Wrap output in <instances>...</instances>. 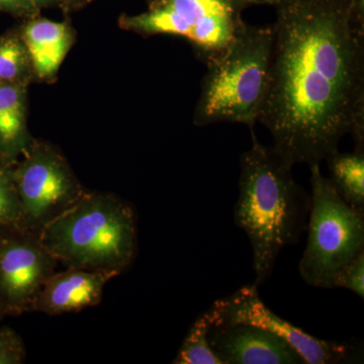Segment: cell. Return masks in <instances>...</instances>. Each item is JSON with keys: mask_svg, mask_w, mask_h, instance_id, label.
<instances>
[{"mask_svg": "<svg viewBox=\"0 0 364 364\" xmlns=\"http://www.w3.org/2000/svg\"><path fill=\"white\" fill-rule=\"evenodd\" d=\"M252 146L240 157L235 224L247 235L253 251L254 284H264L282 249L306 231L311 196L294 181L291 162L251 132Z\"/></svg>", "mask_w": 364, "mask_h": 364, "instance_id": "7a4b0ae2", "label": "cell"}, {"mask_svg": "<svg viewBox=\"0 0 364 364\" xmlns=\"http://www.w3.org/2000/svg\"><path fill=\"white\" fill-rule=\"evenodd\" d=\"M13 177L21 207V229L40 235L87 193L65 157L51 144L33 140Z\"/></svg>", "mask_w": 364, "mask_h": 364, "instance_id": "52a82bcc", "label": "cell"}, {"mask_svg": "<svg viewBox=\"0 0 364 364\" xmlns=\"http://www.w3.org/2000/svg\"><path fill=\"white\" fill-rule=\"evenodd\" d=\"M258 122L291 164L320 165L344 136L364 150V31L351 0H280Z\"/></svg>", "mask_w": 364, "mask_h": 364, "instance_id": "6da1fadb", "label": "cell"}, {"mask_svg": "<svg viewBox=\"0 0 364 364\" xmlns=\"http://www.w3.org/2000/svg\"><path fill=\"white\" fill-rule=\"evenodd\" d=\"M87 4L88 0H64L62 9H63L64 13H70V11L81 9Z\"/></svg>", "mask_w": 364, "mask_h": 364, "instance_id": "44dd1931", "label": "cell"}, {"mask_svg": "<svg viewBox=\"0 0 364 364\" xmlns=\"http://www.w3.org/2000/svg\"><path fill=\"white\" fill-rule=\"evenodd\" d=\"M334 287H342L364 298V251L340 270L333 282Z\"/></svg>", "mask_w": 364, "mask_h": 364, "instance_id": "ac0fdd59", "label": "cell"}, {"mask_svg": "<svg viewBox=\"0 0 364 364\" xmlns=\"http://www.w3.org/2000/svg\"><path fill=\"white\" fill-rule=\"evenodd\" d=\"M272 25L246 23L224 55L208 64L193 124H241L254 132L269 88Z\"/></svg>", "mask_w": 364, "mask_h": 364, "instance_id": "277c9868", "label": "cell"}, {"mask_svg": "<svg viewBox=\"0 0 364 364\" xmlns=\"http://www.w3.org/2000/svg\"><path fill=\"white\" fill-rule=\"evenodd\" d=\"M0 11L23 18L26 20L40 14L39 9L31 4L30 0H0Z\"/></svg>", "mask_w": 364, "mask_h": 364, "instance_id": "ffe728a7", "label": "cell"}, {"mask_svg": "<svg viewBox=\"0 0 364 364\" xmlns=\"http://www.w3.org/2000/svg\"><path fill=\"white\" fill-rule=\"evenodd\" d=\"M30 1L33 6L41 11L46 7L60 6L62 9L64 0H30Z\"/></svg>", "mask_w": 364, "mask_h": 364, "instance_id": "7402d4cb", "label": "cell"}, {"mask_svg": "<svg viewBox=\"0 0 364 364\" xmlns=\"http://www.w3.org/2000/svg\"><path fill=\"white\" fill-rule=\"evenodd\" d=\"M214 326V316L208 309L191 325L181 349L174 358L176 364H222L208 343V333Z\"/></svg>", "mask_w": 364, "mask_h": 364, "instance_id": "2e32d148", "label": "cell"}, {"mask_svg": "<svg viewBox=\"0 0 364 364\" xmlns=\"http://www.w3.org/2000/svg\"><path fill=\"white\" fill-rule=\"evenodd\" d=\"M244 4H247L248 6H253V4H256V6H277V4L280 1V0H241Z\"/></svg>", "mask_w": 364, "mask_h": 364, "instance_id": "603a6c76", "label": "cell"}, {"mask_svg": "<svg viewBox=\"0 0 364 364\" xmlns=\"http://www.w3.org/2000/svg\"><path fill=\"white\" fill-rule=\"evenodd\" d=\"M210 310L214 316V326H257L291 345L306 364L340 363L350 358L352 349L346 344L318 339L277 315L261 301L258 287L254 284L218 299Z\"/></svg>", "mask_w": 364, "mask_h": 364, "instance_id": "9c48e42d", "label": "cell"}, {"mask_svg": "<svg viewBox=\"0 0 364 364\" xmlns=\"http://www.w3.org/2000/svg\"><path fill=\"white\" fill-rule=\"evenodd\" d=\"M28 86L0 85V158L16 162L33 139L26 121Z\"/></svg>", "mask_w": 364, "mask_h": 364, "instance_id": "4fadbf2b", "label": "cell"}, {"mask_svg": "<svg viewBox=\"0 0 364 364\" xmlns=\"http://www.w3.org/2000/svg\"><path fill=\"white\" fill-rule=\"evenodd\" d=\"M26 358V347L20 335L9 327L0 329V364H21Z\"/></svg>", "mask_w": 364, "mask_h": 364, "instance_id": "d6986e66", "label": "cell"}, {"mask_svg": "<svg viewBox=\"0 0 364 364\" xmlns=\"http://www.w3.org/2000/svg\"><path fill=\"white\" fill-rule=\"evenodd\" d=\"M57 264L39 235L0 228V317L32 312L36 296Z\"/></svg>", "mask_w": 364, "mask_h": 364, "instance_id": "ba28073f", "label": "cell"}, {"mask_svg": "<svg viewBox=\"0 0 364 364\" xmlns=\"http://www.w3.org/2000/svg\"><path fill=\"white\" fill-rule=\"evenodd\" d=\"M247 7L241 0H147V11L123 14L119 25L145 37L184 38L208 66L221 58L243 30Z\"/></svg>", "mask_w": 364, "mask_h": 364, "instance_id": "8992f818", "label": "cell"}, {"mask_svg": "<svg viewBox=\"0 0 364 364\" xmlns=\"http://www.w3.org/2000/svg\"><path fill=\"white\" fill-rule=\"evenodd\" d=\"M18 33L30 55L35 78L50 82L74 44L73 28L67 21H50L38 16L26 20Z\"/></svg>", "mask_w": 364, "mask_h": 364, "instance_id": "7c38bea8", "label": "cell"}, {"mask_svg": "<svg viewBox=\"0 0 364 364\" xmlns=\"http://www.w3.org/2000/svg\"><path fill=\"white\" fill-rule=\"evenodd\" d=\"M310 169L308 242L299 260V274L309 286L333 289L340 270L364 251V210L340 198L320 165Z\"/></svg>", "mask_w": 364, "mask_h": 364, "instance_id": "5b68a950", "label": "cell"}, {"mask_svg": "<svg viewBox=\"0 0 364 364\" xmlns=\"http://www.w3.org/2000/svg\"><path fill=\"white\" fill-rule=\"evenodd\" d=\"M330 181L345 203L364 210V150L333 151L327 157Z\"/></svg>", "mask_w": 364, "mask_h": 364, "instance_id": "5bb4252c", "label": "cell"}, {"mask_svg": "<svg viewBox=\"0 0 364 364\" xmlns=\"http://www.w3.org/2000/svg\"><path fill=\"white\" fill-rule=\"evenodd\" d=\"M35 78L32 61L20 33L0 37V85H30Z\"/></svg>", "mask_w": 364, "mask_h": 364, "instance_id": "9a60e30c", "label": "cell"}, {"mask_svg": "<svg viewBox=\"0 0 364 364\" xmlns=\"http://www.w3.org/2000/svg\"><path fill=\"white\" fill-rule=\"evenodd\" d=\"M91 1H93V0H88V4H90Z\"/></svg>", "mask_w": 364, "mask_h": 364, "instance_id": "cb8c5ba5", "label": "cell"}, {"mask_svg": "<svg viewBox=\"0 0 364 364\" xmlns=\"http://www.w3.org/2000/svg\"><path fill=\"white\" fill-rule=\"evenodd\" d=\"M0 318H1V317H0Z\"/></svg>", "mask_w": 364, "mask_h": 364, "instance_id": "d4e9b609", "label": "cell"}, {"mask_svg": "<svg viewBox=\"0 0 364 364\" xmlns=\"http://www.w3.org/2000/svg\"><path fill=\"white\" fill-rule=\"evenodd\" d=\"M14 163L0 158V228L21 229V207L14 182Z\"/></svg>", "mask_w": 364, "mask_h": 364, "instance_id": "e0dca14e", "label": "cell"}, {"mask_svg": "<svg viewBox=\"0 0 364 364\" xmlns=\"http://www.w3.org/2000/svg\"><path fill=\"white\" fill-rule=\"evenodd\" d=\"M43 246L67 267L121 274L135 260V210L112 193L87 191L41 231Z\"/></svg>", "mask_w": 364, "mask_h": 364, "instance_id": "3957f363", "label": "cell"}, {"mask_svg": "<svg viewBox=\"0 0 364 364\" xmlns=\"http://www.w3.org/2000/svg\"><path fill=\"white\" fill-rule=\"evenodd\" d=\"M208 343L222 364H306L291 345L257 326H213Z\"/></svg>", "mask_w": 364, "mask_h": 364, "instance_id": "30bf717a", "label": "cell"}, {"mask_svg": "<svg viewBox=\"0 0 364 364\" xmlns=\"http://www.w3.org/2000/svg\"><path fill=\"white\" fill-rule=\"evenodd\" d=\"M117 273L67 267L54 272L41 287L32 312L59 316L100 305L105 287Z\"/></svg>", "mask_w": 364, "mask_h": 364, "instance_id": "8fae6325", "label": "cell"}]
</instances>
